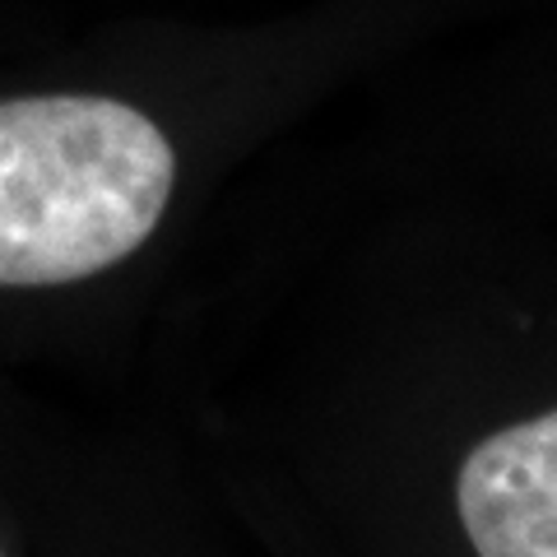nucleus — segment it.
Returning <instances> with one entry per match:
<instances>
[{
  "mask_svg": "<svg viewBox=\"0 0 557 557\" xmlns=\"http://www.w3.org/2000/svg\"><path fill=\"white\" fill-rule=\"evenodd\" d=\"M456 502L479 557H557V409L483 437Z\"/></svg>",
  "mask_w": 557,
  "mask_h": 557,
  "instance_id": "2",
  "label": "nucleus"
},
{
  "mask_svg": "<svg viewBox=\"0 0 557 557\" xmlns=\"http://www.w3.org/2000/svg\"><path fill=\"white\" fill-rule=\"evenodd\" d=\"M177 153L145 112L94 94L0 102V288L75 284L159 228Z\"/></svg>",
  "mask_w": 557,
  "mask_h": 557,
  "instance_id": "1",
  "label": "nucleus"
}]
</instances>
